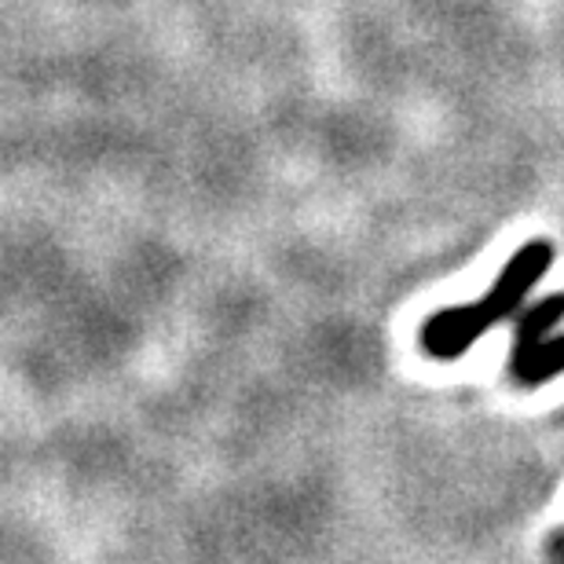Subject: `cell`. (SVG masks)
Masks as SVG:
<instances>
[{
    "mask_svg": "<svg viewBox=\"0 0 564 564\" xmlns=\"http://www.w3.org/2000/svg\"><path fill=\"white\" fill-rule=\"evenodd\" d=\"M550 261H554V246L535 239L521 246L510 264L502 268V275L495 279V286L484 293L480 301L455 304V308L436 312L433 319L422 326V348L436 359H458L466 356L473 345L480 341V334H488L495 323L510 319L521 308L532 286L546 275Z\"/></svg>",
    "mask_w": 564,
    "mask_h": 564,
    "instance_id": "6da1fadb",
    "label": "cell"
},
{
    "mask_svg": "<svg viewBox=\"0 0 564 564\" xmlns=\"http://www.w3.org/2000/svg\"><path fill=\"white\" fill-rule=\"evenodd\" d=\"M564 319V293H554V297L535 301L532 308H524V315L517 319V341L513 348H532L543 337L554 334V326Z\"/></svg>",
    "mask_w": 564,
    "mask_h": 564,
    "instance_id": "3957f363",
    "label": "cell"
},
{
    "mask_svg": "<svg viewBox=\"0 0 564 564\" xmlns=\"http://www.w3.org/2000/svg\"><path fill=\"white\" fill-rule=\"evenodd\" d=\"M510 370L513 381H521V386H543V381L564 375V334L543 337L532 348H513Z\"/></svg>",
    "mask_w": 564,
    "mask_h": 564,
    "instance_id": "7a4b0ae2",
    "label": "cell"
}]
</instances>
